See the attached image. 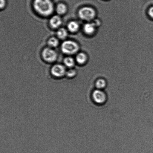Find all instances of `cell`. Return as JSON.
Returning a JSON list of instances; mask_svg holds the SVG:
<instances>
[{"label": "cell", "mask_w": 153, "mask_h": 153, "mask_svg": "<svg viewBox=\"0 0 153 153\" xmlns=\"http://www.w3.org/2000/svg\"><path fill=\"white\" fill-rule=\"evenodd\" d=\"M33 6L37 13L42 16H50L53 11V4L51 0H35Z\"/></svg>", "instance_id": "obj_1"}, {"label": "cell", "mask_w": 153, "mask_h": 153, "mask_svg": "<svg viewBox=\"0 0 153 153\" xmlns=\"http://www.w3.org/2000/svg\"><path fill=\"white\" fill-rule=\"evenodd\" d=\"M79 49V46L77 43L71 40L64 42L61 45V50L66 54H74L78 51Z\"/></svg>", "instance_id": "obj_2"}, {"label": "cell", "mask_w": 153, "mask_h": 153, "mask_svg": "<svg viewBox=\"0 0 153 153\" xmlns=\"http://www.w3.org/2000/svg\"><path fill=\"white\" fill-rule=\"evenodd\" d=\"M79 16L81 19L90 21L94 19L96 16V12L91 7H85L81 8L79 11Z\"/></svg>", "instance_id": "obj_3"}, {"label": "cell", "mask_w": 153, "mask_h": 153, "mask_svg": "<svg viewBox=\"0 0 153 153\" xmlns=\"http://www.w3.org/2000/svg\"><path fill=\"white\" fill-rule=\"evenodd\" d=\"M92 98L96 104L101 105L104 104L107 100V97L102 90L97 89L92 93Z\"/></svg>", "instance_id": "obj_4"}, {"label": "cell", "mask_w": 153, "mask_h": 153, "mask_svg": "<svg viewBox=\"0 0 153 153\" xmlns=\"http://www.w3.org/2000/svg\"><path fill=\"white\" fill-rule=\"evenodd\" d=\"M43 59L46 62H54L57 57L56 52L53 49L49 48H46L43 49L42 53Z\"/></svg>", "instance_id": "obj_5"}, {"label": "cell", "mask_w": 153, "mask_h": 153, "mask_svg": "<svg viewBox=\"0 0 153 153\" xmlns=\"http://www.w3.org/2000/svg\"><path fill=\"white\" fill-rule=\"evenodd\" d=\"M51 73L54 76L61 77L66 73L65 67L60 64L53 65L51 68Z\"/></svg>", "instance_id": "obj_6"}, {"label": "cell", "mask_w": 153, "mask_h": 153, "mask_svg": "<svg viewBox=\"0 0 153 153\" xmlns=\"http://www.w3.org/2000/svg\"><path fill=\"white\" fill-rule=\"evenodd\" d=\"M49 23L52 27L56 28L59 27L62 24V19L59 16H53L51 18Z\"/></svg>", "instance_id": "obj_7"}, {"label": "cell", "mask_w": 153, "mask_h": 153, "mask_svg": "<svg viewBox=\"0 0 153 153\" xmlns=\"http://www.w3.org/2000/svg\"><path fill=\"white\" fill-rule=\"evenodd\" d=\"M96 24L94 23H88L84 25V31L85 33L88 35L92 34L95 30Z\"/></svg>", "instance_id": "obj_8"}, {"label": "cell", "mask_w": 153, "mask_h": 153, "mask_svg": "<svg viewBox=\"0 0 153 153\" xmlns=\"http://www.w3.org/2000/svg\"><path fill=\"white\" fill-rule=\"evenodd\" d=\"M67 28L68 30L70 32L74 33L77 31L79 30V25L78 22L76 21H71L69 22L67 25Z\"/></svg>", "instance_id": "obj_9"}, {"label": "cell", "mask_w": 153, "mask_h": 153, "mask_svg": "<svg viewBox=\"0 0 153 153\" xmlns=\"http://www.w3.org/2000/svg\"><path fill=\"white\" fill-rule=\"evenodd\" d=\"M57 13L59 15H63L66 13L67 10L66 6L65 4L61 3L58 4L56 7Z\"/></svg>", "instance_id": "obj_10"}, {"label": "cell", "mask_w": 153, "mask_h": 153, "mask_svg": "<svg viewBox=\"0 0 153 153\" xmlns=\"http://www.w3.org/2000/svg\"><path fill=\"white\" fill-rule=\"evenodd\" d=\"M76 62L79 64H83L87 61L86 55L83 53L78 54L76 57Z\"/></svg>", "instance_id": "obj_11"}, {"label": "cell", "mask_w": 153, "mask_h": 153, "mask_svg": "<svg viewBox=\"0 0 153 153\" xmlns=\"http://www.w3.org/2000/svg\"><path fill=\"white\" fill-rule=\"evenodd\" d=\"M67 30L64 28H61L58 30L57 32V35L58 38L61 39H64L67 37Z\"/></svg>", "instance_id": "obj_12"}, {"label": "cell", "mask_w": 153, "mask_h": 153, "mask_svg": "<svg viewBox=\"0 0 153 153\" xmlns=\"http://www.w3.org/2000/svg\"><path fill=\"white\" fill-rule=\"evenodd\" d=\"M95 85L97 89L102 90L105 88L106 85V81L103 79H97Z\"/></svg>", "instance_id": "obj_13"}, {"label": "cell", "mask_w": 153, "mask_h": 153, "mask_svg": "<svg viewBox=\"0 0 153 153\" xmlns=\"http://www.w3.org/2000/svg\"><path fill=\"white\" fill-rule=\"evenodd\" d=\"M48 44L51 48H55L59 44V41L56 37H52L48 40Z\"/></svg>", "instance_id": "obj_14"}, {"label": "cell", "mask_w": 153, "mask_h": 153, "mask_svg": "<svg viewBox=\"0 0 153 153\" xmlns=\"http://www.w3.org/2000/svg\"><path fill=\"white\" fill-rule=\"evenodd\" d=\"M64 62L66 66L70 68L73 67L75 64L74 59L70 57L65 58L64 60Z\"/></svg>", "instance_id": "obj_15"}, {"label": "cell", "mask_w": 153, "mask_h": 153, "mask_svg": "<svg viewBox=\"0 0 153 153\" xmlns=\"http://www.w3.org/2000/svg\"><path fill=\"white\" fill-rule=\"evenodd\" d=\"M66 74L67 76H73L75 75L76 71L75 70H74L70 69L67 71Z\"/></svg>", "instance_id": "obj_16"}, {"label": "cell", "mask_w": 153, "mask_h": 153, "mask_svg": "<svg viewBox=\"0 0 153 153\" xmlns=\"http://www.w3.org/2000/svg\"><path fill=\"white\" fill-rule=\"evenodd\" d=\"M148 13H149V16L153 19V7L150 8Z\"/></svg>", "instance_id": "obj_17"}, {"label": "cell", "mask_w": 153, "mask_h": 153, "mask_svg": "<svg viewBox=\"0 0 153 153\" xmlns=\"http://www.w3.org/2000/svg\"><path fill=\"white\" fill-rule=\"evenodd\" d=\"M5 4V0H1V4H0V6H1V8H2L4 7Z\"/></svg>", "instance_id": "obj_18"}]
</instances>
